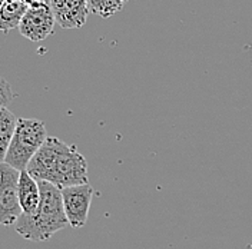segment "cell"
<instances>
[{"label":"cell","mask_w":252,"mask_h":249,"mask_svg":"<svg viewBox=\"0 0 252 249\" xmlns=\"http://www.w3.org/2000/svg\"><path fill=\"white\" fill-rule=\"evenodd\" d=\"M26 171L36 181H45L61 190L64 187L89 184L88 162L75 145L49 136L33 156Z\"/></svg>","instance_id":"cell-1"},{"label":"cell","mask_w":252,"mask_h":249,"mask_svg":"<svg viewBox=\"0 0 252 249\" xmlns=\"http://www.w3.org/2000/svg\"><path fill=\"white\" fill-rule=\"evenodd\" d=\"M40 187V202L34 215H20L15 228L22 238L34 242H43L64 229L69 222L63 208L62 190L55 185L37 181Z\"/></svg>","instance_id":"cell-2"},{"label":"cell","mask_w":252,"mask_h":249,"mask_svg":"<svg viewBox=\"0 0 252 249\" xmlns=\"http://www.w3.org/2000/svg\"><path fill=\"white\" fill-rule=\"evenodd\" d=\"M47 130L45 124L39 119H17L15 133L4 157V163L16 171L28 169L33 156L46 142Z\"/></svg>","instance_id":"cell-3"},{"label":"cell","mask_w":252,"mask_h":249,"mask_svg":"<svg viewBox=\"0 0 252 249\" xmlns=\"http://www.w3.org/2000/svg\"><path fill=\"white\" fill-rule=\"evenodd\" d=\"M56 19L49 0H34L23 16L19 31L32 42H42L53 33Z\"/></svg>","instance_id":"cell-4"},{"label":"cell","mask_w":252,"mask_h":249,"mask_svg":"<svg viewBox=\"0 0 252 249\" xmlns=\"http://www.w3.org/2000/svg\"><path fill=\"white\" fill-rule=\"evenodd\" d=\"M20 172L0 163V225L10 226L16 225L22 215V208L19 202L17 187H19Z\"/></svg>","instance_id":"cell-5"},{"label":"cell","mask_w":252,"mask_h":249,"mask_svg":"<svg viewBox=\"0 0 252 249\" xmlns=\"http://www.w3.org/2000/svg\"><path fill=\"white\" fill-rule=\"evenodd\" d=\"M92 196H94V187L89 184L62 189L64 214L72 228H82L86 225Z\"/></svg>","instance_id":"cell-6"},{"label":"cell","mask_w":252,"mask_h":249,"mask_svg":"<svg viewBox=\"0 0 252 249\" xmlns=\"http://www.w3.org/2000/svg\"><path fill=\"white\" fill-rule=\"evenodd\" d=\"M56 23L63 29L82 28L91 12L89 0H49Z\"/></svg>","instance_id":"cell-7"},{"label":"cell","mask_w":252,"mask_h":249,"mask_svg":"<svg viewBox=\"0 0 252 249\" xmlns=\"http://www.w3.org/2000/svg\"><path fill=\"white\" fill-rule=\"evenodd\" d=\"M19 202L23 215H34L40 202V187L39 182L28 171L20 172L19 187H17Z\"/></svg>","instance_id":"cell-8"},{"label":"cell","mask_w":252,"mask_h":249,"mask_svg":"<svg viewBox=\"0 0 252 249\" xmlns=\"http://www.w3.org/2000/svg\"><path fill=\"white\" fill-rule=\"evenodd\" d=\"M28 9L29 4L25 0H6L0 9V31L7 33L13 29H19Z\"/></svg>","instance_id":"cell-9"},{"label":"cell","mask_w":252,"mask_h":249,"mask_svg":"<svg viewBox=\"0 0 252 249\" xmlns=\"http://www.w3.org/2000/svg\"><path fill=\"white\" fill-rule=\"evenodd\" d=\"M17 119L6 106H0V163L4 162L7 149L15 133Z\"/></svg>","instance_id":"cell-10"},{"label":"cell","mask_w":252,"mask_h":249,"mask_svg":"<svg viewBox=\"0 0 252 249\" xmlns=\"http://www.w3.org/2000/svg\"><path fill=\"white\" fill-rule=\"evenodd\" d=\"M127 0H89V9L94 15L103 19L116 15L125 7Z\"/></svg>","instance_id":"cell-11"},{"label":"cell","mask_w":252,"mask_h":249,"mask_svg":"<svg viewBox=\"0 0 252 249\" xmlns=\"http://www.w3.org/2000/svg\"><path fill=\"white\" fill-rule=\"evenodd\" d=\"M13 99V92L9 86V83L4 79L0 78V106H6Z\"/></svg>","instance_id":"cell-12"},{"label":"cell","mask_w":252,"mask_h":249,"mask_svg":"<svg viewBox=\"0 0 252 249\" xmlns=\"http://www.w3.org/2000/svg\"><path fill=\"white\" fill-rule=\"evenodd\" d=\"M4 1H6V0H0V9H1V6L4 4Z\"/></svg>","instance_id":"cell-13"}]
</instances>
